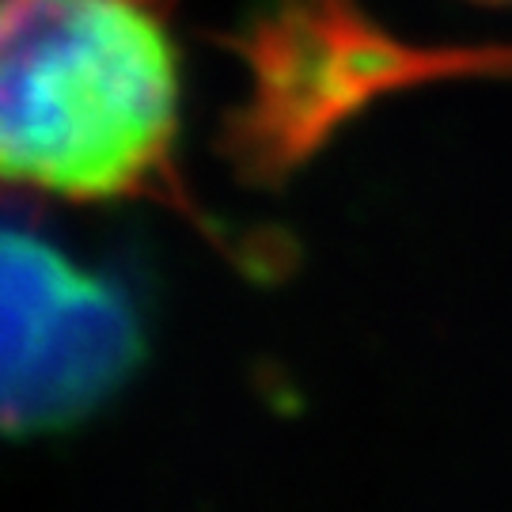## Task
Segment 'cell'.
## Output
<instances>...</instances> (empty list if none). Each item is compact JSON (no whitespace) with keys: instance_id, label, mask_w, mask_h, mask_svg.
Listing matches in <instances>:
<instances>
[{"instance_id":"obj_3","label":"cell","mask_w":512,"mask_h":512,"mask_svg":"<svg viewBox=\"0 0 512 512\" xmlns=\"http://www.w3.org/2000/svg\"><path fill=\"white\" fill-rule=\"evenodd\" d=\"M475 4H512V0H475Z\"/></svg>"},{"instance_id":"obj_2","label":"cell","mask_w":512,"mask_h":512,"mask_svg":"<svg viewBox=\"0 0 512 512\" xmlns=\"http://www.w3.org/2000/svg\"><path fill=\"white\" fill-rule=\"evenodd\" d=\"M148 361L126 281L0 220V437H54L118 403Z\"/></svg>"},{"instance_id":"obj_1","label":"cell","mask_w":512,"mask_h":512,"mask_svg":"<svg viewBox=\"0 0 512 512\" xmlns=\"http://www.w3.org/2000/svg\"><path fill=\"white\" fill-rule=\"evenodd\" d=\"M183 76L167 0H0V202H164Z\"/></svg>"}]
</instances>
